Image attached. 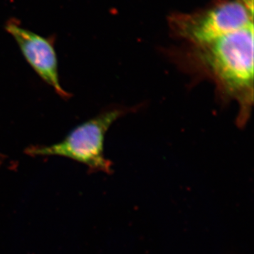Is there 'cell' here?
<instances>
[{
    "mask_svg": "<svg viewBox=\"0 0 254 254\" xmlns=\"http://www.w3.org/2000/svg\"><path fill=\"white\" fill-rule=\"evenodd\" d=\"M198 57L222 91L240 103L244 115L254 96V24L198 46Z\"/></svg>",
    "mask_w": 254,
    "mask_h": 254,
    "instance_id": "1",
    "label": "cell"
},
{
    "mask_svg": "<svg viewBox=\"0 0 254 254\" xmlns=\"http://www.w3.org/2000/svg\"><path fill=\"white\" fill-rule=\"evenodd\" d=\"M124 113L118 109L100 114L75 128L63 141L49 146L31 147L26 153L33 156L65 157L84 164L91 170L109 173L112 163L104 155L105 137Z\"/></svg>",
    "mask_w": 254,
    "mask_h": 254,
    "instance_id": "2",
    "label": "cell"
},
{
    "mask_svg": "<svg viewBox=\"0 0 254 254\" xmlns=\"http://www.w3.org/2000/svg\"><path fill=\"white\" fill-rule=\"evenodd\" d=\"M253 14L243 2L230 1L208 11L177 21V33L200 46L245 27L252 21Z\"/></svg>",
    "mask_w": 254,
    "mask_h": 254,
    "instance_id": "3",
    "label": "cell"
},
{
    "mask_svg": "<svg viewBox=\"0 0 254 254\" xmlns=\"http://www.w3.org/2000/svg\"><path fill=\"white\" fill-rule=\"evenodd\" d=\"M5 28L14 38L23 56L42 79L53 87L60 96L68 98V93L60 85L58 60L52 41L21 27L13 19L6 23Z\"/></svg>",
    "mask_w": 254,
    "mask_h": 254,
    "instance_id": "4",
    "label": "cell"
}]
</instances>
